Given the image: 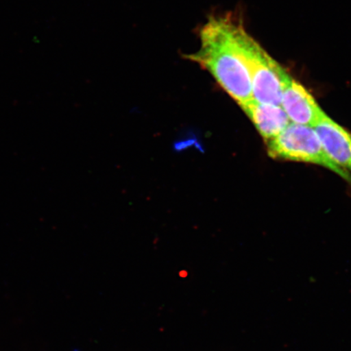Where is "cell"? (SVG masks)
Instances as JSON below:
<instances>
[{"mask_svg":"<svg viewBox=\"0 0 351 351\" xmlns=\"http://www.w3.org/2000/svg\"><path fill=\"white\" fill-rule=\"evenodd\" d=\"M234 36L251 74L253 99L257 103L280 106L285 88L292 77L237 21Z\"/></svg>","mask_w":351,"mask_h":351,"instance_id":"cell-2","label":"cell"},{"mask_svg":"<svg viewBox=\"0 0 351 351\" xmlns=\"http://www.w3.org/2000/svg\"><path fill=\"white\" fill-rule=\"evenodd\" d=\"M235 19L229 14L214 16L200 32V47L188 56L210 73L241 108L253 100L251 74L234 36Z\"/></svg>","mask_w":351,"mask_h":351,"instance_id":"cell-1","label":"cell"},{"mask_svg":"<svg viewBox=\"0 0 351 351\" xmlns=\"http://www.w3.org/2000/svg\"><path fill=\"white\" fill-rule=\"evenodd\" d=\"M314 128L329 159L351 184V134L327 115Z\"/></svg>","mask_w":351,"mask_h":351,"instance_id":"cell-4","label":"cell"},{"mask_svg":"<svg viewBox=\"0 0 351 351\" xmlns=\"http://www.w3.org/2000/svg\"><path fill=\"white\" fill-rule=\"evenodd\" d=\"M267 143V153L274 159L317 165L341 177V171L329 159L313 127L291 123L278 137Z\"/></svg>","mask_w":351,"mask_h":351,"instance_id":"cell-3","label":"cell"},{"mask_svg":"<svg viewBox=\"0 0 351 351\" xmlns=\"http://www.w3.org/2000/svg\"><path fill=\"white\" fill-rule=\"evenodd\" d=\"M241 108L266 142L278 137L291 123L282 106L260 104L253 99Z\"/></svg>","mask_w":351,"mask_h":351,"instance_id":"cell-6","label":"cell"},{"mask_svg":"<svg viewBox=\"0 0 351 351\" xmlns=\"http://www.w3.org/2000/svg\"><path fill=\"white\" fill-rule=\"evenodd\" d=\"M280 106L293 124L314 128L326 117L313 96L293 78L285 88Z\"/></svg>","mask_w":351,"mask_h":351,"instance_id":"cell-5","label":"cell"}]
</instances>
